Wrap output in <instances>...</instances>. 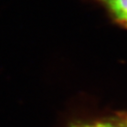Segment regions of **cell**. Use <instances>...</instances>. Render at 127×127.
I'll use <instances>...</instances> for the list:
<instances>
[{
	"label": "cell",
	"instance_id": "2",
	"mask_svg": "<svg viewBox=\"0 0 127 127\" xmlns=\"http://www.w3.org/2000/svg\"><path fill=\"white\" fill-rule=\"evenodd\" d=\"M73 127H127V122L119 123V122H113V121H100V122H94V123L76 124Z\"/></svg>",
	"mask_w": 127,
	"mask_h": 127
},
{
	"label": "cell",
	"instance_id": "1",
	"mask_svg": "<svg viewBox=\"0 0 127 127\" xmlns=\"http://www.w3.org/2000/svg\"><path fill=\"white\" fill-rule=\"evenodd\" d=\"M104 6L111 18L120 26L127 28V0H97Z\"/></svg>",
	"mask_w": 127,
	"mask_h": 127
}]
</instances>
